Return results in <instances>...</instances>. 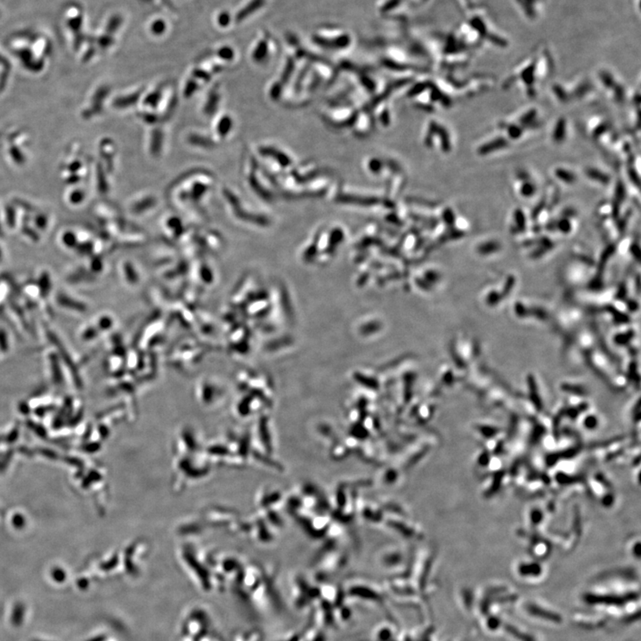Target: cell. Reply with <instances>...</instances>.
<instances>
[{"label": "cell", "mask_w": 641, "mask_h": 641, "mask_svg": "<svg viewBox=\"0 0 641 641\" xmlns=\"http://www.w3.org/2000/svg\"><path fill=\"white\" fill-rule=\"evenodd\" d=\"M59 303H60L61 305H65L67 308L75 309V310H81L83 309V305L80 303L72 300L71 298H67L65 296H62L59 298Z\"/></svg>", "instance_id": "1"}, {"label": "cell", "mask_w": 641, "mask_h": 641, "mask_svg": "<svg viewBox=\"0 0 641 641\" xmlns=\"http://www.w3.org/2000/svg\"><path fill=\"white\" fill-rule=\"evenodd\" d=\"M42 282L43 283H45V282H46V284H49V279H48V277L47 276L43 277ZM44 284V287L41 288V290H42L43 293H46V291H47V290H48V288L49 287H47V286H46V287H45L46 285H45V284Z\"/></svg>", "instance_id": "4"}, {"label": "cell", "mask_w": 641, "mask_h": 641, "mask_svg": "<svg viewBox=\"0 0 641 641\" xmlns=\"http://www.w3.org/2000/svg\"><path fill=\"white\" fill-rule=\"evenodd\" d=\"M53 378L57 379V381H59V380H60V379H62V374H61L60 368H59V365H57L55 361H54V363H53Z\"/></svg>", "instance_id": "3"}, {"label": "cell", "mask_w": 641, "mask_h": 641, "mask_svg": "<svg viewBox=\"0 0 641 641\" xmlns=\"http://www.w3.org/2000/svg\"><path fill=\"white\" fill-rule=\"evenodd\" d=\"M7 342V335L6 333L0 330V347L2 348V350H7V347H8Z\"/></svg>", "instance_id": "2"}]
</instances>
